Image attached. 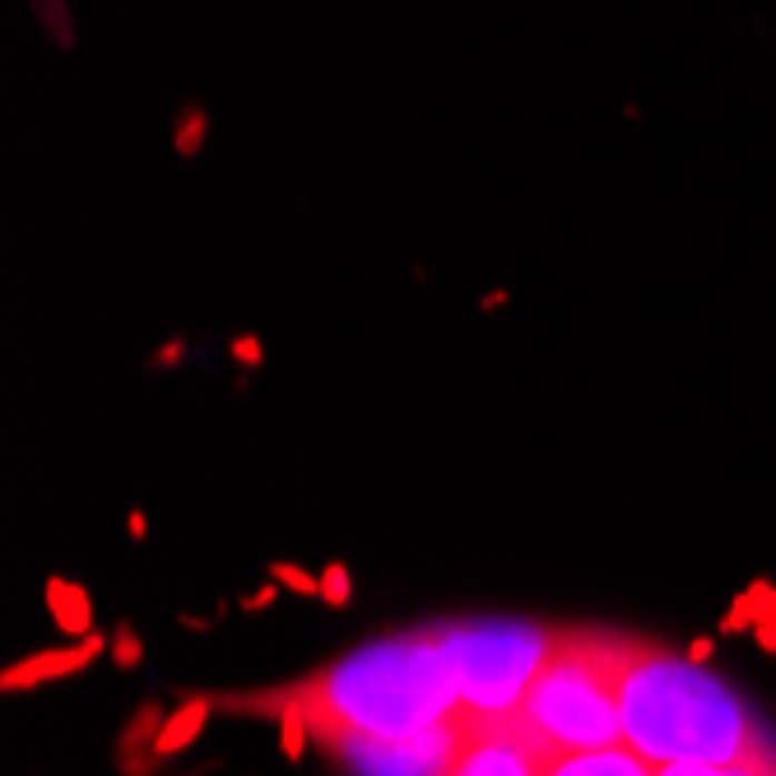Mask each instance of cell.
Wrapping results in <instances>:
<instances>
[{
	"mask_svg": "<svg viewBox=\"0 0 776 776\" xmlns=\"http://www.w3.org/2000/svg\"><path fill=\"white\" fill-rule=\"evenodd\" d=\"M283 703L302 707L312 739L330 735H372L409 739L460 707L456 669L442 646V633H405L372 646H358L321 675L302 679Z\"/></svg>",
	"mask_w": 776,
	"mask_h": 776,
	"instance_id": "obj_1",
	"label": "cell"
},
{
	"mask_svg": "<svg viewBox=\"0 0 776 776\" xmlns=\"http://www.w3.org/2000/svg\"><path fill=\"white\" fill-rule=\"evenodd\" d=\"M624 744L656 767L776 754L758 716L730 684L651 641L624 675Z\"/></svg>",
	"mask_w": 776,
	"mask_h": 776,
	"instance_id": "obj_2",
	"label": "cell"
},
{
	"mask_svg": "<svg viewBox=\"0 0 776 776\" xmlns=\"http://www.w3.org/2000/svg\"><path fill=\"white\" fill-rule=\"evenodd\" d=\"M646 651L641 637L600 628H558L549 660L507 720L539 754L624 744V675Z\"/></svg>",
	"mask_w": 776,
	"mask_h": 776,
	"instance_id": "obj_3",
	"label": "cell"
},
{
	"mask_svg": "<svg viewBox=\"0 0 776 776\" xmlns=\"http://www.w3.org/2000/svg\"><path fill=\"white\" fill-rule=\"evenodd\" d=\"M442 646L456 669L460 712L475 726L507 720L549 660L558 628L526 624V618H475V624H442Z\"/></svg>",
	"mask_w": 776,
	"mask_h": 776,
	"instance_id": "obj_4",
	"label": "cell"
},
{
	"mask_svg": "<svg viewBox=\"0 0 776 776\" xmlns=\"http://www.w3.org/2000/svg\"><path fill=\"white\" fill-rule=\"evenodd\" d=\"M479 726L460 707L437 720V726L409 735V739H372V735H330L321 748L340 758L354 776H451L465 739Z\"/></svg>",
	"mask_w": 776,
	"mask_h": 776,
	"instance_id": "obj_5",
	"label": "cell"
},
{
	"mask_svg": "<svg viewBox=\"0 0 776 776\" xmlns=\"http://www.w3.org/2000/svg\"><path fill=\"white\" fill-rule=\"evenodd\" d=\"M535 767L539 748L511 720H494V726H479L465 739L451 776H535Z\"/></svg>",
	"mask_w": 776,
	"mask_h": 776,
	"instance_id": "obj_6",
	"label": "cell"
},
{
	"mask_svg": "<svg viewBox=\"0 0 776 776\" xmlns=\"http://www.w3.org/2000/svg\"><path fill=\"white\" fill-rule=\"evenodd\" d=\"M651 772L656 767L628 744L558 748V754H539V767H535V776H651Z\"/></svg>",
	"mask_w": 776,
	"mask_h": 776,
	"instance_id": "obj_7",
	"label": "cell"
},
{
	"mask_svg": "<svg viewBox=\"0 0 776 776\" xmlns=\"http://www.w3.org/2000/svg\"><path fill=\"white\" fill-rule=\"evenodd\" d=\"M102 651H108V641L93 633V637H84L80 646H74V651H42V656H33L29 665L6 669V675H0V688H6V693H19V688H33V684H42V679L74 675V669H84V665L98 660Z\"/></svg>",
	"mask_w": 776,
	"mask_h": 776,
	"instance_id": "obj_8",
	"label": "cell"
},
{
	"mask_svg": "<svg viewBox=\"0 0 776 776\" xmlns=\"http://www.w3.org/2000/svg\"><path fill=\"white\" fill-rule=\"evenodd\" d=\"M47 609H51V618H57V628L66 637H93L89 633L93 628V609H89L84 586H74L66 577H51L47 581Z\"/></svg>",
	"mask_w": 776,
	"mask_h": 776,
	"instance_id": "obj_9",
	"label": "cell"
},
{
	"mask_svg": "<svg viewBox=\"0 0 776 776\" xmlns=\"http://www.w3.org/2000/svg\"><path fill=\"white\" fill-rule=\"evenodd\" d=\"M210 131H215V121H210V108H205V102L191 98L172 112V149L182 153V159H200L205 145H210Z\"/></svg>",
	"mask_w": 776,
	"mask_h": 776,
	"instance_id": "obj_10",
	"label": "cell"
},
{
	"mask_svg": "<svg viewBox=\"0 0 776 776\" xmlns=\"http://www.w3.org/2000/svg\"><path fill=\"white\" fill-rule=\"evenodd\" d=\"M651 776H776V754L739 763H660Z\"/></svg>",
	"mask_w": 776,
	"mask_h": 776,
	"instance_id": "obj_11",
	"label": "cell"
},
{
	"mask_svg": "<svg viewBox=\"0 0 776 776\" xmlns=\"http://www.w3.org/2000/svg\"><path fill=\"white\" fill-rule=\"evenodd\" d=\"M205 712H210V703H191V707H182L177 712L168 726H163V735H159V754H177V748H187L196 735H200V720H205Z\"/></svg>",
	"mask_w": 776,
	"mask_h": 776,
	"instance_id": "obj_12",
	"label": "cell"
},
{
	"mask_svg": "<svg viewBox=\"0 0 776 776\" xmlns=\"http://www.w3.org/2000/svg\"><path fill=\"white\" fill-rule=\"evenodd\" d=\"M33 10L42 19L47 38L57 42L61 51H74V23H70V6H66V0H33Z\"/></svg>",
	"mask_w": 776,
	"mask_h": 776,
	"instance_id": "obj_13",
	"label": "cell"
},
{
	"mask_svg": "<svg viewBox=\"0 0 776 776\" xmlns=\"http://www.w3.org/2000/svg\"><path fill=\"white\" fill-rule=\"evenodd\" d=\"M312 735V726H307V716H302V707H283V716H279V748H283V758L289 763H302V739Z\"/></svg>",
	"mask_w": 776,
	"mask_h": 776,
	"instance_id": "obj_14",
	"label": "cell"
},
{
	"mask_svg": "<svg viewBox=\"0 0 776 776\" xmlns=\"http://www.w3.org/2000/svg\"><path fill=\"white\" fill-rule=\"evenodd\" d=\"M321 600L335 605V609L349 605V567L345 563H330L321 573Z\"/></svg>",
	"mask_w": 776,
	"mask_h": 776,
	"instance_id": "obj_15",
	"label": "cell"
},
{
	"mask_svg": "<svg viewBox=\"0 0 776 776\" xmlns=\"http://www.w3.org/2000/svg\"><path fill=\"white\" fill-rule=\"evenodd\" d=\"M270 577H275L279 586L298 590V595H321V577H307L302 567H294V563H270Z\"/></svg>",
	"mask_w": 776,
	"mask_h": 776,
	"instance_id": "obj_16",
	"label": "cell"
},
{
	"mask_svg": "<svg viewBox=\"0 0 776 776\" xmlns=\"http://www.w3.org/2000/svg\"><path fill=\"white\" fill-rule=\"evenodd\" d=\"M140 656H145V646L136 641L131 624H121V628H117V637H112V660H117L121 669H136V665H140Z\"/></svg>",
	"mask_w": 776,
	"mask_h": 776,
	"instance_id": "obj_17",
	"label": "cell"
},
{
	"mask_svg": "<svg viewBox=\"0 0 776 776\" xmlns=\"http://www.w3.org/2000/svg\"><path fill=\"white\" fill-rule=\"evenodd\" d=\"M232 358H238L242 368H261L266 349H261V340H256V335H238V340H232Z\"/></svg>",
	"mask_w": 776,
	"mask_h": 776,
	"instance_id": "obj_18",
	"label": "cell"
},
{
	"mask_svg": "<svg viewBox=\"0 0 776 776\" xmlns=\"http://www.w3.org/2000/svg\"><path fill=\"white\" fill-rule=\"evenodd\" d=\"M275 590H279V581H270L261 595H251V600H242V609H247V614H251V609H266V605L275 600Z\"/></svg>",
	"mask_w": 776,
	"mask_h": 776,
	"instance_id": "obj_19",
	"label": "cell"
},
{
	"mask_svg": "<svg viewBox=\"0 0 776 776\" xmlns=\"http://www.w3.org/2000/svg\"><path fill=\"white\" fill-rule=\"evenodd\" d=\"M754 633H758V641H763V651L776 656V624H763V628H754Z\"/></svg>",
	"mask_w": 776,
	"mask_h": 776,
	"instance_id": "obj_20",
	"label": "cell"
},
{
	"mask_svg": "<svg viewBox=\"0 0 776 776\" xmlns=\"http://www.w3.org/2000/svg\"><path fill=\"white\" fill-rule=\"evenodd\" d=\"M707 656H712V641H693V646H688V660L707 665Z\"/></svg>",
	"mask_w": 776,
	"mask_h": 776,
	"instance_id": "obj_21",
	"label": "cell"
},
{
	"mask_svg": "<svg viewBox=\"0 0 776 776\" xmlns=\"http://www.w3.org/2000/svg\"><path fill=\"white\" fill-rule=\"evenodd\" d=\"M126 526H131V539H145V530H149L145 511H131V521H126Z\"/></svg>",
	"mask_w": 776,
	"mask_h": 776,
	"instance_id": "obj_22",
	"label": "cell"
},
{
	"mask_svg": "<svg viewBox=\"0 0 776 776\" xmlns=\"http://www.w3.org/2000/svg\"><path fill=\"white\" fill-rule=\"evenodd\" d=\"M507 298H511V294H507V289H503V294H488V298H484V312H494V307H503V302H507Z\"/></svg>",
	"mask_w": 776,
	"mask_h": 776,
	"instance_id": "obj_23",
	"label": "cell"
}]
</instances>
